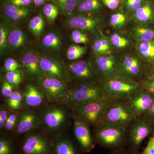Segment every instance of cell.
Returning a JSON list of instances; mask_svg holds the SVG:
<instances>
[{
  "mask_svg": "<svg viewBox=\"0 0 154 154\" xmlns=\"http://www.w3.org/2000/svg\"><path fill=\"white\" fill-rule=\"evenodd\" d=\"M153 11L149 3L143 5L140 8L135 11V17L139 22L147 23L152 19Z\"/></svg>",
  "mask_w": 154,
  "mask_h": 154,
  "instance_id": "24",
  "label": "cell"
},
{
  "mask_svg": "<svg viewBox=\"0 0 154 154\" xmlns=\"http://www.w3.org/2000/svg\"><path fill=\"white\" fill-rule=\"evenodd\" d=\"M7 81L13 86H18L22 81V75L19 70L15 71L8 72L6 74Z\"/></svg>",
  "mask_w": 154,
  "mask_h": 154,
  "instance_id": "34",
  "label": "cell"
},
{
  "mask_svg": "<svg viewBox=\"0 0 154 154\" xmlns=\"http://www.w3.org/2000/svg\"><path fill=\"white\" fill-rule=\"evenodd\" d=\"M38 80L39 87L50 101H66L69 90L62 80L46 76Z\"/></svg>",
  "mask_w": 154,
  "mask_h": 154,
  "instance_id": "8",
  "label": "cell"
},
{
  "mask_svg": "<svg viewBox=\"0 0 154 154\" xmlns=\"http://www.w3.org/2000/svg\"><path fill=\"white\" fill-rule=\"evenodd\" d=\"M143 69V64L139 59L134 56L127 55L119 62V75L137 82L142 75Z\"/></svg>",
  "mask_w": 154,
  "mask_h": 154,
  "instance_id": "10",
  "label": "cell"
},
{
  "mask_svg": "<svg viewBox=\"0 0 154 154\" xmlns=\"http://www.w3.org/2000/svg\"><path fill=\"white\" fill-rule=\"evenodd\" d=\"M57 5L62 11L63 13L66 15H70L75 10L76 7L64 1H55Z\"/></svg>",
  "mask_w": 154,
  "mask_h": 154,
  "instance_id": "36",
  "label": "cell"
},
{
  "mask_svg": "<svg viewBox=\"0 0 154 154\" xmlns=\"http://www.w3.org/2000/svg\"><path fill=\"white\" fill-rule=\"evenodd\" d=\"M12 149L8 140L4 138L0 140V154H11Z\"/></svg>",
  "mask_w": 154,
  "mask_h": 154,
  "instance_id": "40",
  "label": "cell"
},
{
  "mask_svg": "<svg viewBox=\"0 0 154 154\" xmlns=\"http://www.w3.org/2000/svg\"><path fill=\"white\" fill-rule=\"evenodd\" d=\"M143 0H126V6L131 11H135L143 5Z\"/></svg>",
  "mask_w": 154,
  "mask_h": 154,
  "instance_id": "43",
  "label": "cell"
},
{
  "mask_svg": "<svg viewBox=\"0 0 154 154\" xmlns=\"http://www.w3.org/2000/svg\"><path fill=\"white\" fill-rule=\"evenodd\" d=\"M146 114L154 120V102L152 104L150 107L149 108Z\"/></svg>",
  "mask_w": 154,
  "mask_h": 154,
  "instance_id": "50",
  "label": "cell"
},
{
  "mask_svg": "<svg viewBox=\"0 0 154 154\" xmlns=\"http://www.w3.org/2000/svg\"><path fill=\"white\" fill-rule=\"evenodd\" d=\"M107 97L103 84L91 81L81 83L69 90L66 101L74 106L100 101Z\"/></svg>",
  "mask_w": 154,
  "mask_h": 154,
  "instance_id": "2",
  "label": "cell"
},
{
  "mask_svg": "<svg viewBox=\"0 0 154 154\" xmlns=\"http://www.w3.org/2000/svg\"><path fill=\"white\" fill-rule=\"evenodd\" d=\"M154 102V96L143 88L128 99L130 107L137 117L146 114Z\"/></svg>",
  "mask_w": 154,
  "mask_h": 154,
  "instance_id": "11",
  "label": "cell"
},
{
  "mask_svg": "<svg viewBox=\"0 0 154 154\" xmlns=\"http://www.w3.org/2000/svg\"><path fill=\"white\" fill-rule=\"evenodd\" d=\"M95 127L94 139L110 152L125 148L127 145L126 129L117 124L104 122Z\"/></svg>",
  "mask_w": 154,
  "mask_h": 154,
  "instance_id": "1",
  "label": "cell"
},
{
  "mask_svg": "<svg viewBox=\"0 0 154 154\" xmlns=\"http://www.w3.org/2000/svg\"><path fill=\"white\" fill-rule=\"evenodd\" d=\"M154 67L152 69V78H154V64H153Z\"/></svg>",
  "mask_w": 154,
  "mask_h": 154,
  "instance_id": "53",
  "label": "cell"
},
{
  "mask_svg": "<svg viewBox=\"0 0 154 154\" xmlns=\"http://www.w3.org/2000/svg\"><path fill=\"white\" fill-rule=\"evenodd\" d=\"M106 95L110 99H128L134 93L142 89V85L137 81L119 75L103 81Z\"/></svg>",
  "mask_w": 154,
  "mask_h": 154,
  "instance_id": "4",
  "label": "cell"
},
{
  "mask_svg": "<svg viewBox=\"0 0 154 154\" xmlns=\"http://www.w3.org/2000/svg\"><path fill=\"white\" fill-rule=\"evenodd\" d=\"M71 38L72 41L77 44H85L89 41L87 35L78 29L73 30Z\"/></svg>",
  "mask_w": 154,
  "mask_h": 154,
  "instance_id": "35",
  "label": "cell"
},
{
  "mask_svg": "<svg viewBox=\"0 0 154 154\" xmlns=\"http://www.w3.org/2000/svg\"><path fill=\"white\" fill-rule=\"evenodd\" d=\"M10 114L8 111L5 108L3 107H1L0 110V128L3 129L5 127L6 121Z\"/></svg>",
  "mask_w": 154,
  "mask_h": 154,
  "instance_id": "44",
  "label": "cell"
},
{
  "mask_svg": "<svg viewBox=\"0 0 154 154\" xmlns=\"http://www.w3.org/2000/svg\"><path fill=\"white\" fill-rule=\"evenodd\" d=\"M137 118L130 107L127 99H110L103 122L117 124L127 129Z\"/></svg>",
  "mask_w": 154,
  "mask_h": 154,
  "instance_id": "3",
  "label": "cell"
},
{
  "mask_svg": "<svg viewBox=\"0 0 154 154\" xmlns=\"http://www.w3.org/2000/svg\"><path fill=\"white\" fill-rule=\"evenodd\" d=\"M99 18L85 16L84 15L75 16L70 18L68 25L71 28L82 30H92L101 24Z\"/></svg>",
  "mask_w": 154,
  "mask_h": 154,
  "instance_id": "19",
  "label": "cell"
},
{
  "mask_svg": "<svg viewBox=\"0 0 154 154\" xmlns=\"http://www.w3.org/2000/svg\"><path fill=\"white\" fill-rule=\"evenodd\" d=\"M77 8L81 14H92L101 10L102 4L100 0H81Z\"/></svg>",
  "mask_w": 154,
  "mask_h": 154,
  "instance_id": "21",
  "label": "cell"
},
{
  "mask_svg": "<svg viewBox=\"0 0 154 154\" xmlns=\"http://www.w3.org/2000/svg\"><path fill=\"white\" fill-rule=\"evenodd\" d=\"M50 144L48 140L40 134L29 136L22 146L24 154H48Z\"/></svg>",
  "mask_w": 154,
  "mask_h": 154,
  "instance_id": "12",
  "label": "cell"
},
{
  "mask_svg": "<svg viewBox=\"0 0 154 154\" xmlns=\"http://www.w3.org/2000/svg\"><path fill=\"white\" fill-rule=\"evenodd\" d=\"M138 52L146 61L154 64V40L140 42L136 47Z\"/></svg>",
  "mask_w": 154,
  "mask_h": 154,
  "instance_id": "22",
  "label": "cell"
},
{
  "mask_svg": "<svg viewBox=\"0 0 154 154\" xmlns=\"http://www.w3.org/2000/svg\"><path fill=\"white\" fill-rule=\"evenodd\" d=\"M74 135L84 151H91L94 146V138L91 134L90 125L78 116L75 115L73 119Z\"/></svg>",
  "mask_w": 154,
  "mask_h": 154,
  "instance_id": "9",
  "label": "cell"
},
{
  "mask_svg": "<svg viewBox=\"0 0 154 154\" xmlns=\"http://www.w3.org/2000/svg\"><path fill=\"white\" fill-rule=\"evenodd\" d=\"M128 148L138 151L144 140L154 134V120L146 114L139 116L127 129Z\"/></svg>",
  "mask_w": 154,
  "mask_h": 154,
  "instance_id": "5",
  "label": "cell"
},
{
  "mask_svg": "<svg viewBox=\"0 0 154 154\" xmlns=\"http://www.w3.org/2000/svg\"><path fill=\"white\" fill-rule=\"evenodd\" d=\"M42 43L45 47L49 49L57 50L62 45L60 38L54 33H49L43 37Z\"/></svg>",
  "mask_w": 154,
  "mask_h": 154,
  "instance_id": "28",
  "label": "cell"
},
{
  "mask_svg": "<svg viewBox=\"0 0 154 154\" xmlns=\"http://www.w3.org/2000/svg\"><path fill=\"white\" fill-rule=\"evenodd\" d=\"M22 62L25 72L30 78L39 80L45 76L40 67L39 58L34 54L26 53L22 58Z\"/></svg>",
  "mask_w": 154,
  "mask_h": 154,
  "instance_id": "15",
  "label": "cell"
},
{
  "mask_svg": "<svg viewBox=\"0 0 154 154\" xmlns=\"http://www.w3.org/2000/svg\"><path fill=\"white\" fill-rule=\"evenodd\" d=\"M126 20V17L125 14L116 13L113 14L110 17V25L114 28H120L125 24Z\"/></svg>",
  "mask_w": 154,
  "mask_h": 154,
  "instance_id": "33",
  "label": "cell"
},
{
  "mask_svg": "<svg viewBox=\"0 0 154 154\" xmlns=\"http://www.w3.org/2000/svg\"><path fill=\"white\" fill-rule=\"evenodd\" d=\"M102 1L104 5L110 10L117 8L120 3V0H102Z\"/></svg>",
  "mask_w": 154,
  "mask_h": 154,
  "instance_id": "47",
  "label": "cell"
},
{
  "mask_svg": "<svg viewBox=\"0 0 154 154\" xmlns=\"http://www.w3.org/2000/svg\"><path fill=\"white\" fill-rule=\"evenodd\" d=\"M110 100L107 97L100 101L73 106L75 115L82 119L90 125L95 127L103 122L104 114Z\"/></svg>",
  "mask_w": 154,
  "mask_h": 154,
  "instance_id": "6",
  "label": "cell"
},
{
  "mask_svg": "<svg viewBox=\"0 0 154 154\" xmlns=\"http://www.w3.org/2000/svg\"><path fill=\"white\" fill-rule=\"evenodd\" d=\"M33 1L35 5L39 6L44 4L45 0H33Z\"/></svg>",
  "mask_w": 154,
  "mask_h": 154,
  "instance_id": "52",
  "label": "cell"
},
{
  "mask_svg": "<svg viewBox=\"0 0 154 154\" xmlns=\"http://www.w3.org/2000/svg\"><path fill=\"white\" fill-rule=\"evenodd\" d=\"M44 20L42 14H38L30 20L29 27L33 34L37 37L41 35L44 28Z\"/></svg>",
  "mask_w": 154,
  "mask_h": 154,
  "instance_id": "27",
  "label": "cell"
},
{
  "mask_svg": "<svg viewBox=\"0 0 154 154\" xmlns=\"http://www.w3.org/2000/svg\"><path fill=\"white\" fill-rule=\"evenodd\" d=\"M142 85L143 90L154 96V78H151Z\"/></svg>",
  "mask_w": 154,
  "mask_h": 154,
  "instance_id": "45",
  "label": "cell"
},
{
  "mask_svg": "<svg viewBox=\"0 0 154 154\" xmlns=\"http://www.w3.org/2000/svg\"><path fill=\"white\" fill-rule=\"evenodd\" d=\"M54 149L55 154H79L74 144L66 137H60L57 140Z\"/></svg>",
  "mask_w": 154,
  "mask_h": 154,
  "instance_id": "20",
  "label": "cell"
},
{
  "mask_svg": "<svg viewBox=\"0 0 154 154\" xmlns=\"http://www.w3.org/2000/svg\"><path fill=\"white\" fill-rule=\"evenodd\" d=\"M40 123V118L37 113L31 110H25L18 119L16 132L18 134L29 132L37 128Z\"/></svg>",
  "mask_w": 154,
  "mask_h": 154,
  "instance_id": "14",
  "label": "cell"
},
{
  "mask_svg": "<svg viewBox=\"0 0 154 154\" xmlns=\"http://www.w3.org/2000/svg\"><path fill=\"white\" fill-rule=\"evenodd\" d=\"M43 12L45 16L49 23H53L57 19L59 14L58 8L54 4L48 3L43 6Z\"/></svg>",
  "mask_w": 154,
  "mask_h": 154,
  "instance_id": "30",
  "label": "cell"
},
{
  "mask_svg": "<svg viewBox=\"0 0 154 154\" xmlns=\"http://www.w3.org/2000/svg\"><path fill=\"white\" fill-rule=\"evenodd\" d=\"M38 57L40 67L45 76L61 80L63 79L64 72L60 64L50 58L44 56Z\"/></svg>",
  "mask_w": 154,
  "mask_h": 154,
  "instance_id": "17",
  "label": "cell"
},
{
  "mask_svg": "<svg viewBox=\"0 0 154 154\" xmlns=\"http://www.w3.org/2000/svg\"><path fill=\"white\" fill-rule=\"evenodd\" d=\"M29 11H30L28 8L22 7L20 10L12 14L8 18L13 21H18L27 17L29 14Z\"/></svg>",
  "mask_w": 154,
  "mask_h": 154,
  "instance_id": "38",
  "label": "cell"
},
{
  "mask_svg": "<svg viewBox=\"0 0 154 154\" xmlns=\"http://www.w3.org/2000/svg\"><path fill=\"white\" fill-rule=\"evenodd\" d=\"M110 154H140L138 151L129 148H123L116 151L111 152Z\"/></svg>",
  "mask_w": 154,
  "mask_h": 154,
  "instance_id": "49",
  "label": "cell"
},
{
  "mask_svg": "<svg viewBox=\"0 0 154 154\" xmlns=\"http://www.w3.org/2000/svg\"><path fill=\"white\" fill-rule=\"evenodd\" d=\"M42 121L45 128L52 132H57L68 123L69 113L63 105H53L46 107L42 113Z\"/></svg>",
  "mask_w": 154,
  "mask_h": 154,
  "instance_id": "7",
  "label": "cell"
},
{
  "mask_svg": "<svg viewBox=\"0 0 154 154\" xmlns=\"http://www.w3.org/2000/svg\"><path fill=\"white\" fill-rule=\"evenodd\" d=\"M32 0H9V4L21 7H25L31 3Z\"/></svg>",
  "mask_w": 154,
  "mask_h": 154,
  "instance_id": "48",
  "label": "cell"
},
{
  "mask_svg": "<svg viewBox=\"0 0 154 154\" xmlns=\"http://www.w3.org/2000/svg\"><path fill=\"white\" fill-rule=\"evenodd\" d=\"M133 35L140 42L154 40V30L146 27H137L134 30Z\"/></svg>",
  "mask_w": 154,
  "mask_h": 154,
  "instance_id": "26",
  "label": "cell"
},
{
  "mask_svg": "<svg viewBox=\"0 0 154 154\" xmlns=\"http://www.w3.org/2000/svg\"><path fill=\"white\" fill-rule=\"evenodd\" d=\"M23 96L19 91H14L8 99V107L15 110H19L22 107Z\"/></svg>",
  "mask_w": 154,
  "mask_h": 154,
  "instance_id": "31",
  "label": "cell"
},
{
  "mask_svg": "<svg viewBox=\"0 0 154 154\" xmlns=\"http://www.w3.org/2000/svg\"><path fill=\"white\" fill-rule=\"evenodd\" d=\"M26 41V36L20 29L12 30L8 36V42L12 49L20 48L25 45Z\"/></svg>",
  "mask_w": 154,
  "mask_h": 154,
  "instance_id": "23",
  "label": "cell"
},
{
  "mask_svg": "<svg viewBox=\"0 0 154 154\" xmlns=\"http://www.w3.org/2000/svg\"><path fill=\"white\" fill-rule=\"evenodd\" d=\"M55 1H64L76 7L78 4L77 0H55Z\"/></svg>",
  "mask_w": 154,
  "mask_h": 154,
  "instance_id": "51",
  "label": "cell"
},
{
  "mask_svg": "<svg viewBox=\"0 0 154 154\" xmlns=\"http://www.w3.org/2000/svg\"><path fill=\"white\" fill-rule=\"evenodd\" d=\"M20 67L21 66L17 61L11 58L7 59L4 64V68L8 72L17 71Z\"/></svg>",
  "mask_w": 154,
  "mask_h": 154,
  "instance_id": "37",
  "label": "cell"
},
{
  "mask_svg": "<svg viewBox=\"0 0 154 154\" xmlns=\"http://www.w3.org/2000/svg\"><path fill=\"white\" fill-rule=\"evenodd\" d=\"M13 92V85L7 81L3 83L2 88V94L3 97L9 98L12 95Z\"/></svg>",
  "mask_w": 154,
  "mask_h": 154,
  "instance_id": "41",
  "label": "cell"
},
{
  "mask_svg": "<svg viewBox=\"0 0 154 154\" xmlns=\"http://www.w3.org/2000/svg\"><path fill=\"white\" fill-rule=\"evenodd\" d=\"M46 96L33 85L28 84L25 87L23 103L26 107L30 108L38 107L44 103Z\"/></svg>",
  "mask_w": 154,
  "mask_h": 154,
  "instance_id": "18",
  "label": "cell"
},
{
  "mask_svg": "<svg viewBox=\"0 0 154 154\" xmlns=\"http://www.w3.org/2000/svg\"><path fill=\"white\" fill-rule=\"evenodd\" d=\"M68 69L76 79L85 82L91 81L96 73L91 65L84 60L72 63L69 64Z\"/></svg>",
  "mask_w": 154,
  "mask_h": 154,
  "instance_id": "16",
  "label": "cell"
},
{
  "mask_svg": "<svg viewBox=\"0 0 154 154\" xmlns=\"http://www.w3.org/2000/svg\"><path fill=\"white\" fill-rule=\"evenodd\" d=\"M110 41L114 47L120 49L128 47L130 44L128 39L116 33L111 35Z\"/></svg>",
  "mask_w": 154,
  "mask_h": 154,
  "instance_id": "32",
  "label": "cell"
},
{
  "mask_svg": "<svg viewBox=\"0 0 154 154\" xmlns=\"http://www.w3.org/2000/svg\"><path fill=\"white\" fill-rule=\"evenodd\" d=\"M18 118L16 113H11L9 114L5 124L6 129L8 131H11L14 129L17 123Z\"/></svg>",
  "mask_w": 154,
  "mask_h": 154,
  "instance_id": "42",
  "label": "cell"
},
{
  "mask_svg": "<svg viewBox=\"0 0 154 154\" xmlns=\"http://www.w3.org/2000/svg\"><path fill=\"white\" fill-rule=\"evenodd\" d=\"M86 48L79 45L70 46L67 50V57L69 60H76L82 57L86 52Z\"/></svg>",
  "mask_w": 154,
  "mask_h": 154,
  "instance_id": "29",
  "label": "cell"
},
{
  "mask_svg": "<svg viewBox=\"0 0 154 154\" xmlns=\"http://www.w3.org/2000/svg\"><path fill=\"white\" fill-rule=\"evenodd\" d=\"M111 42L105 37L97 38L93 45V50L95 54L99 56L110 54Z\"/></svg>",
  "mask_w": 154,
  "mask_h": 154,
  "instance_id": "25",
  "label": "cell"
},
{
  "mask_svg": "<svg viewBox=\"0 0 154 154\" xmlns=\"http://www.w3.org/2000/svg\"><path fill=\"white\" fill-rule=\"evenodd\" d=\"M140 154H154V134L150 137L147 145Z\"/></svg>",
  "mask_w": 154,
  "mask_h": 154,
  "instance_id": "46",
  "label": "cell"
},
{
  "mask_svg": "<svg viewBox=\"0 0 154 154\" xmlns=\"http://www.w3.org/2000/svg\"><path fill=\"white\" fill-rule=\"evenodd\" d=\"M8 40L7 30L1 25L0 27V50L1 52L7 47Z\"/></svg>",
  "mask_w": 154,
  "mask_h": 154,
  "instance_id": "39",
  "label": "cell"
},
{
  "mask_svg": "<svg viewBox=\"0 0 154 154\" xmlns=\"http://www.w3.org/2000/svg\"><path fill=\"white\" fill-rule=\"evenodd\" d=\"M96 63L103 81L119 75V62L110 54L99 56L96 59Z\"/></svg>",
  "mask_w": 154,
  "mask_h": 154,
  "instance_id": "13",
  "label": "cell"
}]
</instances>
